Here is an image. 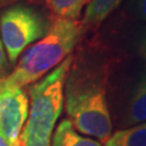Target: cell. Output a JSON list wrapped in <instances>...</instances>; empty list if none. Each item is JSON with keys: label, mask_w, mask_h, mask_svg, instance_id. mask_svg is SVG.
Wrapping results in <instances>:
<instances>
[{"label": "cell", "mask_w": 146, "mask_h": 146, "mask_svg": "<svg viewBox=\"0 0 146 146\" xmlns=\"http://www.w3.org/2000/svg\"><path fill=\"white\" fill-rule=\"evenodd\" d=\"M84 33L81 22L54 16L47 34L25 50L14 69L0 80V89H22L39 81L70 55Z\"/></svg>", "instance_id": "obj_1"}, {"label": "cell", "mask_w": 146, "mask_h": 146, "mask_svg": "<svg viewBox=\"0 0 146 146\" xmlns=\"http://www.w3.org/2000/svg\"><path fill=\"white\" fill-rule=\"evenodd\" d=\"M73 64L69 55L29 88L31 108L19 146H51L54 127L62 114L65 82Z\"/></svg>", "instance_id": "obj_2"}, {"label": "cell", "mask_w": 146, "mask_h": 146, "mask_svg": "<svg viewBox=\"0 0 146 146\" xmlns=\"http://www.w3.org/2000/svg\"><path fill=\"white\" fill-rule=\"evenodd\" d=\"M64 102L69 121L79 133L105 142L111 134V119L103 82L70 68Z\"/></svg>", "instance_id": "obj_3"}, {"label": "cell", "mask_w": 146, "mask_h": 146, "mask_svg": "<svg viewBox=\"0 0 146 146\" xmlns=\"http://www.w3.org/2000/svg\"><path fill=\"white\" fill-rule=\"evenodd\" d=\"M50 23L39 11L25 5H13L0 14V38L10 64L19 60L33 42L47 34Z\"/></svg>", "instance_id": "obj_4"}, {"label": "cell", "mask_w": 146, "mask_h": 146, "mask_svg": "<svg viewBox=\"0 0 146 146\" xmlns=\"http://www.w3.org/2000/svg\"><path fill=\"white\" fill-rule=\"evenodd\" d=\"M28 111L29 101L23 89H0V132L12 146H19Z\"/></svg>", "instance_id": "obj_5"}, {"label": "cell", "mask_w": 146, "mask_h": 146, "mask_svg": "<svg viewBox=\"0 0 146 146\" xmlns=\"http://www.w3.org/2000/svg\"><path fill=\"white\" fill-rule=\"evenodd\" d=\"M146 121V72L133 89L125 113V123L135 125Z\"/></svg>", "instance_id": "obj_6"}, {"label": "cell", "mask_w": 146, "mask_h": 146, "mask_svg": "<svg viewBox=\"0 0 146 146\" xmlns=\"http://www.w3.org/2000/svg\"><path fill=\"white\" fill-rule=\"evenodd\" d=\"M52 146H102L101 142L80 134L68 119H63L54 131Z\"/></svg>", "instance_id": "obj_7"}, {"label": "cell", "mask_w": 146, "mask_h": 146, "mask_svg": "<svg viewBox=\"0 0 146 146\" xmlns=\"http://www.w3.org/2000/svg\"><path fill=\"white\" fill-rule=\"evenodd\" d=\"M122 0H91L81 21L82 26L94 29L120 5Z\"/></svg>", "instance_id": "obj_8"}, {"label": "cell", "mask_w": 146, "mask_h": 146, "mask_svg": "<svg viewBox=\"0 0 146 146\" xmlns=\"http://www.w3.org/2000/svg\"><path fill=\"white\" fill-rule=\"evenodd\" d=\"M104 146H146V121L110 134Z\"/></svg>", "instance_id": "obj_9"}, {"label": "cell", "mask_w": 146, "mask_h": 146, "mask_svg": "<svg viewBox=\"0 0 146 146\" xmlns=\"http://www.w3.org/2000/svg\"><path fill=\"white\" fill-rule=\"evenodd\" d=\"M91 0H41V2L55 15V17L77 21L82 9Z\"/></svg>", "instance_id": "obj_10"}, {"label": "cell", "mask_w": 146, "mask_h": 146, "mask_svg": "<svg viewBox=\"0 0 146 146\" xmlns=\"http://www.w3.org/2000/svg\"><path fill=\"white\" fill-rule=\"evenodd\" d=\"M8 70H9V60L0 38V80H2L5 76H8Z\"/></svg>", "instance_id": "obj_11"}, {"label": "cell", "mask_w": 146, "mask_h": 146, "mask_svg": "<svg viewBox=\"0 0 146 146\" xmlns=\"http://www.w3.org/2000/svg\"><path fill=\"white\" fill-rule=\"evenodd\" d=\"M132 5L137 17L146 21V0H132Z\"/></svg>", "instance_id": "obj_12"}, {"label": "cell", "mask_w": 146, "mask_h": 146, "mask_svg": "<svg viewBox=\"0 0 146 146\" xmlns=\"http://www.w3.org/2000/svg\"><path fill=\"white\" fill-rule=\"evenodd\" d=\"M139 52H140V55L146 61V31H145V34L143 35V37H142V39H141V42H140Z\"/></svg>", "instance_id": "obj_13"}, {"label": "cell", "mask_w": 146, "mask_h": 146, "mask_svg": "<svg viewBox=\"0 0 146 146\" xmlns=\"http://www.w3.org/2000/svg\"><path fill=\"white\" fill-rule=\"evenodd\" d=\"M17 1H20V0H0V9L9 7V5H13Z\"/></svg>", "instance_id": "obj_14"}, {"label": "cell", "mask_w": 146, "mask_h": 146, "mask_svg": "<svg viewBox=\"0 0 146 146\" xmlns=\"http://www.w3.org/2000/svg\"><path fill=\"white\" fill-rule=\"evenodd\" d=\"M0 146H12L10 142L5 139V136L1 132H0Z\"/></svg>", "instance_id": "obj_15"}]
</instances>
